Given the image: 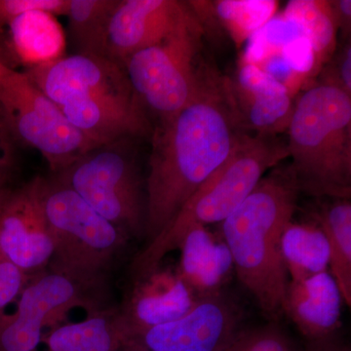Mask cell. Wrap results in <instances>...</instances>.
I'll use <instances>...</instances> for the list:
<instances>
[{"instance_id": "obj_12", "label": "cell", "mask_w": 351, "mask_h": 351, "mask_svg": "<svg viewBox=\"0 0 351 351\" xmlns=\"http://www.w3.org/2000/svg\"><path fill=\"white\" fill-rule=\"evenodd\" d=\"M195 18L186 1L117 0L108 21L103 57L122 68L131 55L160 43Z\"/></svg>"}, {"instance_id": "obj_33", "label": "cell", "mask_w": 351, "mask_h": 351, "mask_svg": "<svg viewBox=\"0 0 351 351\" xmlns=\"http://www.w3.org/2000/svg\"><path fill=\"white\" fill-rule=\"evenodd\" d=\"M14 188L10 184V174L9 169L0 170V207L3 204L4 201L10 195Z\"/></svg>"}, {"instance_id": "obj_31", "label": "cell", "mask_w": 351, "mask_h": 351, "mask_svg": "<svg viewBox=\"0 0 351 351\" xmlns=\"http://www.w3.org/2000/svg\"><path fill=\"white\" fill-rule=\"evenodd\" d=\"M306 351H350V350L337 341L334 335H332L326 338L309 341Z\"/></svg>"}, {"instance_id": "obj_13", "label": "cell", "mask_w": 351, "mask_h": 351, "mask_svg": "<svg viewBox=\"0 0 351 351\" xmlns=\"http://www.w3.org/2000/svg\"><path fill=\"white\" fill-rule=\"evenodd\" d=\"M239 309L219 292L199 295L179 319L135 338L151 351H223L239 332Z\"/></svg>"}, {"instance_id": "obj_32", "label": "cell", "mask_w": 351, "mask_h": 351, "mask_svg": "<svg viewBox=\"0 0 351 351\" xmlns=\"http://www.w3.org/2000/svg\"><path fill=\"white\" fill-rule=\"evenodd\" d=\"M11 151L8 130L3 120H0V170L10 169Z\"/></svg>"}, {"instance_id": "obj_6", "label": "cell", "mask_w": 351, "mask_h": 351, "mask_svg": "<svg viewBox=\"0 0 351 351\" xmlns=\"http://www.w3.org/2000/svg\"><path fill=\"white\" fill-rule=\"evenodd\" d=\"M43 202L53 243L47 270L106 298L130 237L54 177L43 178Z\"/></svg>"}, {"instance_id": "obj_25", "label": "cell", "mask_w": 351, "mask_h": 351, "mask_svg": "<svg viewBox=\"0 0 351 351\" xmlns=\"http://www.w3.org/2000/svg\"><path fill=\"white\" fill-rule=\"evenodd\" d=\"M223 351H304L276 325L239 332Z\"/></svg>"}, {"instance_id": "obj_7", "label": "cell", "mask_w": 351, "mask_h": 351, "mask_svg": "<svg viewBox=\"0 0 351 351\" xmlns=\"http://www.w3.org/2000/svg\"><path fill=\"white\" fill-rule=\"evenodd\" d=\"M204 34L196 17L160 43L131 55L122 64L147 119L152 115L156 119L154 125L197 100L213 80V75H202L197 66Z\"/></svg>"}, {"instance_id": "obj_11", "label": "cell", "mask_w": 351, "mask_h": 351, "mask_svg": "<svg viewBox=\"0 0 351 351\" xmlns=\"http://www.w3.org/2000/svg\"><path fill=\"white\" fill-rule=\"evenodd\" d=\"M43 182L36 177L14 189L0 207V256L29 277L46 271L53 254Z\"/></svg>"}, {"instance_id": "obj_23", "label": "cell", "mask_w": 351, "mask_h": 351, "mask_svg": "<svg viewBox=\"0 0 351 351\" xmlns=\"http://www.w3.org/2000/svg\"><path fill=\"white\" fill-rule=\"evenodd\" d=\"M117 0H69V36L80 54L103 57L108 21ZM104 58V57H103Z\"/></svg>"}, {"instance_id": "obj_27", "label": "cell", "mask_w": 351, "mask_h": 351, "mask_svg": "<svg viewBox=\"0 0 351 351\" xmlns=\"http://www.w3.org/2000/svg\"><path fill=\"white\" fill-rule=\"evenodd\" d=\"M289 68L306 80L318 71L315 53L306 36H300L286 44L279 53Z\"/></svg>"}, {"instance_id": "obj_17", "label": "cell", "mask_w": 351, "mask_h": 351, "mask_svg": "<svg viewBox=\"0 0 351 351\" xmlns=\"http://www.w3.org/2000/svg\"><path fill=\"white\" fill-rule=\"evenodd\" d=\"M5 27L14 54L27 69L64 56L66 36L52 14L32 11L10 21Z\"/></svg>"}, {"instance_id": "obj_34", "label": "cell", "mask_w": 351, "mask_h": 351, "mask_svg": "<svg viewBox=\"0 0 351 351\" xmlns=\"http://www.w3.org/2000/svg\"><path fill=\"white\" fill-rule=\"evenodd\" d=\"M117 351H151L136 339L125 338L119 346Z\"/></svg>"}, {"instance_id": "obj_19", "label": "cell", "mask_w": 351, "mask_h": 351, "mask_svg": "<svg viewBox=\"0 0 351 351\" xmlns=\"http://www.w3.org/2000/svg\"><path fill=\"white\" fill-rule=\"evenodd\" d=\"M203 27L219 25L241 47L258 29L277 15L276 0L186 1Z\"/></svg>"}, {"instance_id": "obj_20", "label": "cell", "mask_w": 351, "mask_h": 351, "mask_svg": "<svg viewBox=\"0 0 351 351\" xmlns=\"http://www.w3.org/2000/svg\"><path fill=\"white\" fill-rule=\"evenodd\" d=\"M280 251L290 280H302L328 271L329 244L317 223L290 221L281 234Z\"/></svg>"}, {"instance_id": "obj_24", "label": "cell", "mask_w": 351, "mask_h": 351, "mask_svg": "<svg viewBox=\"0 0 351 351\" xmlns=\"http://www.w3.org/2000/svg\"><path fill=\"white\" fill-rule=\"evenodd\" d=\"M304 36L301 29L281 14L274 16L246 41L242 64H261L278 55L286 44Z\"/></svg>"}, {"instance_id": "obj_16", "label": "cell", "mask_w": 351, "mask_h": 351, "mask_svg": "<svg viewBox=\"0 0 351 351\" xmlns=\"http://www.w3.org/2000/svg\"><path fill=\"white\" fill-rule=\"evenodd\" d=\"M177 274L197 295L219 292L233 269L230 252L223 239L215 237L207 226L196 225L180 244Z\"/></svg>"}, {"instance_id": "obj_4", "label": "cell", "mask_w": 351, "mask_h": 351, "mask_svg": "<svg viewBox=\"0 0 351 351\" xmlns=\"http://www.w3.org/2000/svg\"><path fill=\"white\" fill-rule=\"evenodd\" d=\"M287 132L288 168L300 191L350 199L351 96L316 83L295 100Z\"/></svg>"}, {"instance_id": "obj_29", "label": "cell", "mask_w": 351, "mask_h": 351, "mask_svg": "<svg viewBox=\"0 0 351 351\" xmlns=\"http://www.w3.org/2000/svg\"><path fill=\"white\" fill-rule=\"evenodd\" d=\"M321 83H327L343 90L351 96V44L346 41L334 55L329 64L321 73Z\"/></svg>"}, {"instance_id": "obj_10", "label": "cell", "mask_w": 351, "mask_h": 351, "mask_svg": "<svg viewBox=\"0 0 351 351\" xmlns=\"http://www.w3.org/2000/svg\"><path fill=\"white\" fill-rule=\"evenodd\" d=\"M105 298L49 270L32 277L13 313L0 314V351H34L45 328L64 322L71 309L87 313L110 306Z\"/></svg>"}, {"instance_id": "obj_21", "label": "cell", "mask_w": 351, "mask_h": 351, "mask_svg": "<svg viewBox=\"0 0 351 351\" xmlns=\"http://www.w3.org/2000/svg\"><path fill=\"white\" fill-rule=\"evenodd\" d=\"M316 223L328 240L332 276L338 284L343 302L351 306V204L336 199L316 215Z\"/></svg>"}, {"instance_id": "obj_14", "label": "cell", "mask_w": 351, "mask_h": 351, "mask_svg": "<svg viewBox=\"0 0 351 351\" xmlns=\"http://www.w3.org/2000/svg\"><path fill=\"white\" fill-rule=\"evenodd\" d=\"M198 298L173 270L159 267L135 279L130 294L119 306L126 338H135L152 328L179 319L193 308Z\"/></svg>"}, {"instance_id": "obj_1", "label": "cell", "mask_w": 351, "mask_h": 351, "mask_svg": "<svg viewBox=\"0 0 351 351\" xmlns=\"http://www.w3.org/2000/svg\"><path fill=\"white\" fill-rule=\"evenodd\" d=\"M226 82L213 77L197 100L152 129L145 179L147 243L218 169L241 135Z\"/></svg>"}, {"instance_id": "obj_15", "label": "cell", "mask_w": 351, "mask_h": 351, "mask_svg": "<svg viewBox=\"0 0 351 351\" xmlns=\"http://www.w3.org/2000/svg\"><path fill=\"white\" fill-rule=\"evenodd\" d=\"M343 295L330 272L290 280L284 314L309 341L332 336L341 326Z\"/></svg>"}, {"instance_id": "obj_2", "label": "cell", "mask_w": 351, "mask_h": 351, "mask_svg": "<svg viewBox=\"0 0 351 351\" xmlns=\"http://www.w3.org/2000/svg\"><path fill=\"white\" fill-rule=\"evenodd\" d=\"M25 73L97 145L152 130L125 71L106 58L76 53Z\"/></svg>"}, {"instance_id": "obj_5", "label": "cell", "mask_w": 351, "mask_h": 351, "mask_svg": "<svg viewBox=\"0 0 351 351\" xmlns=\"http://www.w3.org/2000/svg\"><path fill=\"white\" fill-rule=\"evenodd\" d=\"M288 159L286 142L272 135L241 134L225 162L191 195L160 234L132 262L134 278L160 267L193 226L221 223L240 206L271 168Z\"/></svg>"}, {"instance_id": "obj_9", "label": "cell", "mask_w": 351, "mask_h": 351, "mask_svg": "<svg viewBox=\"0 0 351 351\" xmlns=\"http://www.w3.org/2000/svg\"><path fill=\"white\" fill-rule=\"evenodd\" d=\"M0 114L7 130L40 152L54 175L97 147L69 123L29 76L9 68L1 60Z\"/></svg>"}, {"instance_id": "obj_30", "label": "cell", "mask_w": 351, "mask_h": 351, "mask_svg": "<svg viewBox=\"0 0 351 351\" xmlns=\"http://www.w3.org/2000/svg\"><path fill=\"white\" fill-rule=\"evenodd\" d=\"M335 20L338 31L341 29L343 38H350L351 31V1L350 0H337L331 1Z\"/></svg>"}, {"instance_id": "obj_8", "label": "cell", "mask_w": 351, "mask_h": 351, "mask_svg": "<svg viewBox=\"0 0 351 351\" xmlns=\"http://www.w3.org/2000/svg\"><path fill=\"white\" fill-rule=\"evenodd\" d=\"M133 138L97 145L53 176L130 239L145 234L147 201Z\"/></svg>"}, {"instance_id": "obj_22", "label": "cell", "mask_w": 351, "mask_h": 351, "mask_svg": "<svg viewBox=\"0 0 351 351\" xmlns=\"http://www.w3.org/2000/svg\"><path fill=\"white\" fill-rule=\"evenodd\" d=\"M294 23L311 43L318 69L336 51L338 27L331 1L326 0H291L281 13Z\"/></svg>"}, {"instance_id": "obj_26", "label": "cell", "mask_w": 351, "mask_h": 351, "mask_svg": "<svg viewBox=\"0 0 351 351\" xmlns=\"http://www.w3.org/2000/svg\"><path fill=\"white\" fill-rule=\"evenodd\" d=\"M69 0H0V29L23 14L43 11L66 15Z\"/></svg>"}, {"instance_id": "obj_18", "label": "cell", "mask_w": 351, "mask_h": 351, "mask_svg": "<svg viewBox=\"0 0 351 351\" xmlns=\"http://www.w3.org/2000/svg\"><path fill=\"white\" fill-rule=\"evenodd\" d=\"M125 338L119 307L110 306L87 313L80 322L51 328L43 341L45 351H117Z\"/></svg>"}, {"instance_id": "obj_28", "label": "cell", "mask_w": 351, "mask_h": 351, "mask_svg": "<svg viewBox=\"0 0 351 351\" xmlns=\"http://www.w3.org/2000/svg\"><path fill=\"white\" fill-rule=\"evenodd\" d=\"M32 277L0 256V314L18 298Z\"/></svg>"}, {"instance_id": "obj_3", "label": "cell", "mask_w": 351, "mask_h": 351, "mask_svg": "<svg viewBox=\"0 0 351 351\" xmlns=\"http://www.w3.org/2000/svg\"><path fill=\"white\" fill-rule=\"evenodd\" d=\"M300 193L289 168L272 170L221 223V239L240 282L270 318L284 314L289 276L280 239L292 221Z\"/></svg>"}]
</instances>
